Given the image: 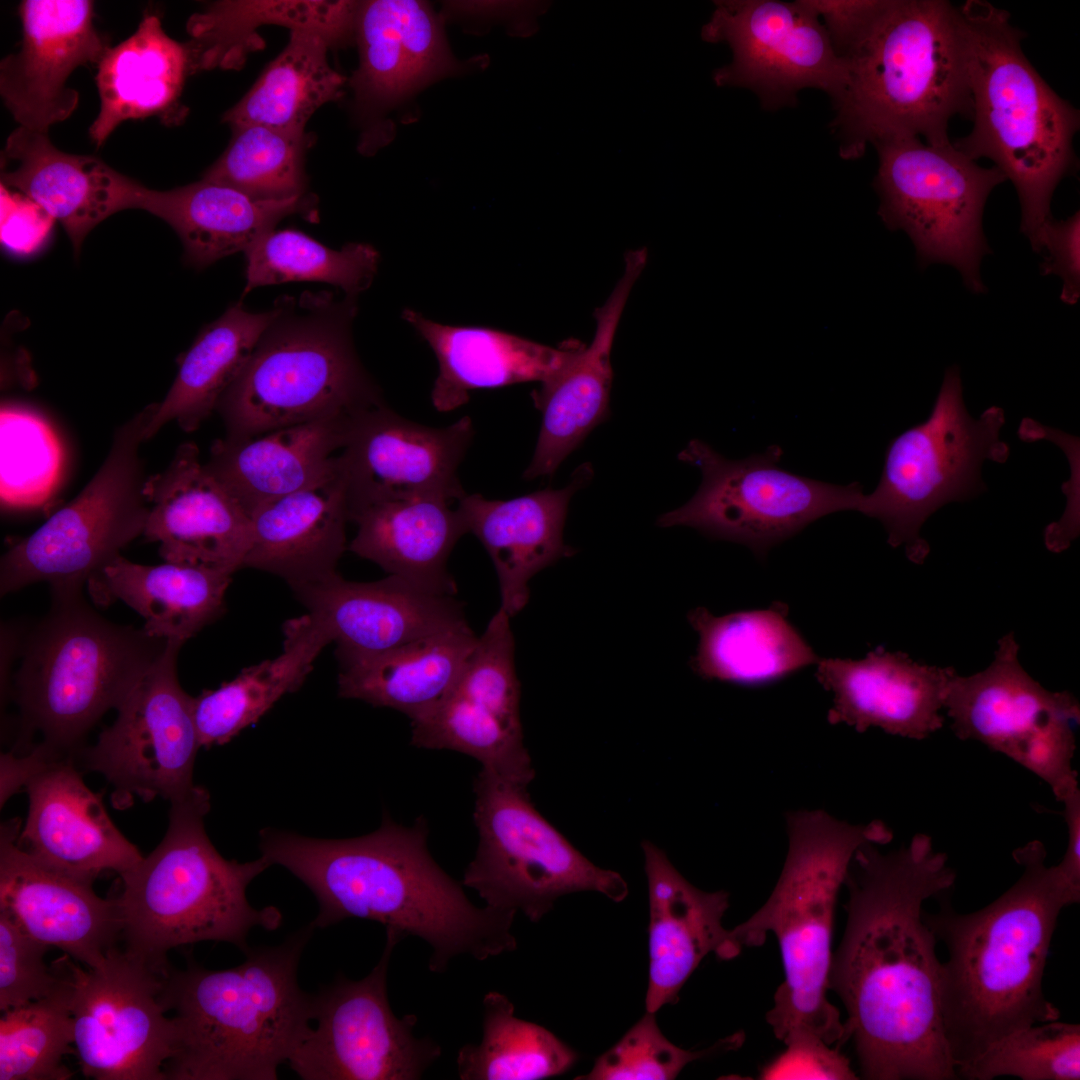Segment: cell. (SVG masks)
Segmentation results:
<instances>
[{"label":"cell","mask_w":1080,"mask_h":1080,"mask_svg":"<svg viewBox=\"0 0 1080 1080\" xmlns=\"http://www.w3.org/2000/svg\"><path fill=\"white\" fill-rule=\"evenodd\" d=\"M858 848L844 884L847 923L832 956L829 989L847 1010L861 1075L870 1080L958 1078L940 1004L937 939L924 902L956 874L924 833L882 852Z\"/></svg>","instance_id":"6da1fadb"},{"label":"cell","mask_w":1080,"mask_h":1080,"mask_svg":"<svg viewBox=\"0 0 1080 1080\" xmlns=\"http://www.w3.org/2000/svg\"><path fill=\"white\" fill-rule=\"evenodd\" d=\"M424 818L412 826L384 816L372 833L320 839L271 827L260 831L261 855L301 880L326 928L348 918L372 920L399 941L416 936L432 948L429 970L442 973L460 955L483 961L516 948V913L474 905L427 847Z\"/></svg>","instance_id":"7a4b0ae2"},{"label":"cell","mask_w":1080,"mask_h":1080,"mask_svg":"<svg viewBox=\"0 0 1080 1080\" xmlns=\"http://www.w3.org/2000/svg\"><path fill=\"white\" fill-rule=\"evenodd\" d=\"M1019 879L988 906L958 913L948 902L924 913L948 951L940 1004L956 1071L1007 1034L1059 1018L1043 993L1046 959L1061 910L1080 900L1034 840L1013 852Z\"/></svg>","instance_id":"3957f363"},{"label":"cell","mask_w":1080,"mask_h":1080,"mask_svg":"<svg viewBox=\"0 0 1080 1080\" xmlns=\"http://www.w3.org/2000/svg\"><path fill=\"white\" fill-rule=\"evenodd\" d=\"M309 923L273 947L248 948L233 968L171 967L159 994L176 1045L165 1080H276L311 1027L312 995L298 984Z\"/></svg>","instance_id":"277c9868"},{"label":"cell","mask_w":1080,"mask_h":1080,"mask_svg":"<svg viewBox=\"0 0 1080 1080\" xmlns=\"http://www.w3.org/2000/svg\"><path fill=\"white\" fill-rule=\"evenodd\" d=\"M956 9L974 124L952 144L974 161L990 159L1011 180L1021 206L1020 231L1040 253L1053 192L1076 171L1079 111L1031 65L1021 46L1024 35L1007 11L979 0Z\"/></svg>","instance_id":"5b68a950"},{"label":"cell","mask_w":1080,"mask_h":1080,"mask_svg":"<svg viewBox=\"0 0 1080 1080\" xmlns=\"http://www.w3.org/2000/svg\"><path fill=\"white\" fill-rule=\"evenodd\" d=\"M843 61L831 126L844 159L891 136L950 145V119L971 116L957 9L947 1L885 0Z\"/></svg>","instance_id":"8992f818"},{"label":"cell","mask_w":1080,"mask_h":1080,"mask_svg":"<svg viewBox=\"0 0 1080 1080\" xmlns=\"http://www.w3.org/2000/svg\"><path fill=\"white\" fill-rule=\"evenodd\" d=\"M786 832L776 886L754 915L730 930L731 939L741 952L762 945L768 932L777 938L785 978L766 1020L778 1039L807 1031L828 1045L842 1044L849 1035L827 998L837 897L858 848L886 844L893 834L880 820L852 824L821 809L787 812Z\"/></svg>","instance_id":"52a82bcc"},{"label":"cell","mask_w":1080,"mask_h":1080,"mask_svg":"<svg viewBox=\"0 0 1080 1080\" xmlns=\"http://www.w3.org/2000/svg\"><path fill=\"white\" fill-rule=\"evenodd\" d=\"M210 796L202 786L171 802L168 829L158 846L119 874L113 898L124 951L167 974L168 952L201 941H223L243 952L251 929L276 930L278 908H254L247 888L272 864L261 855L239 862L224 858L205 830Z\"/></svg>","instance_id":"ba28073f"},{"label":"cell","mask_w":1080,"mask_h":1080,"mask_svg":"<svg viewBox=\"0 0 1080 1080\" xmlns=\"http://www.w3.org/2000/svg\"><path fill=\"white\" fill-rule=\"evenodd\" d=\"M48 614L19 637L12 694L18 745L34 735L55 757H71L90 729L117 710L164 653L168 640L113 623L84 599L81 586H52Z\"/></svg>","instance_id":"9c48e42d"},{"label":"cell","mask_w":1080,"mask_h":1080,"mask_svg":"<svg viewBox=\"0 0 1080 1080\" xmlns=\"http://www.w3.org/2000/svg\"><path fill=\"white\" fill-rule=\"evenodd\" d=\"M275 316L216 412L225 436L255 437L384 404L352 340L357 296L304 292L276 300Z\"/></svg>","instance_id":"30bf717a"},{"label":"cell","mask_w":1080,"mask_h":1080,"mask_svg":"<svg viewBox=\"0 0 1080 1080\" xmlns=\"http://www.w3.org/2000/svg\"><path fill=\"white\" fill-rule=\"evenodd\" d=\"M1004 410L987 408L979 419L968 413L959 367L946 369L929 417L889 443L875 490L862 493L856 511L878 519L890 546L904 545L906 556L921 564L930 552L920 530L950 502L969 500L986 490L985 460L1004 463L1009 445L999 437Z\"/></svg>","instance_id":"8fae6325"},{"label":"cell","mask_w":1080,"mask_h":1080,"mask_svg":"<svg viewBox=\"0 0 1080 1080\" xmlns=\"http://www.w3.org/2000/svg\"><path fill=\"white\" fill-rule=\"evenodd\" d=\"M528 786L481 768L474 779L478 846L462 885L486 906L538 922L564 895L591 891L614 902L628 895L617 872L593 864L534 806Z\"/></svg>","instance_id":"7c38bea8"},{"label":"cell","mask_w":1080,"mask_h":1080,"mask_svg":"<svg viewBox=\"0 0 1080 1080\" xmlns=\"http://www.w3.org/2000/svg\"><path fill=\"white\" fill-rule=\"evenodd\" d=\"M157 403L120 424L85 487L1 557L0 594L27 585L81 586L143 535L149 515L140 446Z\"/></svg>","instance_id":"4fadbf2b"},{"label":"cell","mask_w":1080,"mask_h":1080,"mask_svg":"<svg viewBox=\"0 0 1080 1080\" xmlns=\"http://www.w3.org/2000/svg\"><path fill=\"white\" fill-rule=\"evenodd\" d=\"M879 167L874 188L878 215L892 231L912 240L921 267L946 263L973 293L986 292L982 257L991 253L982 229L990 192L1006 181L996 167L984 168L953 144L932 146L917 136L877 140Z\"/></svg>","instance_id":"5bb4252c"},{"label":"cell","mask_w":1080,"mask_h":1080,"mask_svg":"<svg viewBox=\"0 0 1080 1080\" xmlns=\"http://www.w3.org/2000/svg\"><path fill=\"white\" fill-rule=\"evenodd\" d=\"M781 447L727 459L694 439L678 458L701 470L702 482L683 506L658 518L661 527L687 526L749 547L763 557L775 545L831 513L856 511L863 487L832 484L780 466Z\"/></svg>","instance_id":"9a60e30c"},{"label":"cell","mask_w":1080,"mask_h":1080,"mask_svg":"<svg viewBox=\"0 0 1080 1080\" xmlns=\"http://www.w3.org/2000/svg\"><path fill=\"white\" fill-rule=\"evenodd\" d=\"M1014 633L999 639L994 659L970 676L955 673L944 709L961 740H974L1031 771L1061 802L1078 787L1072 766L1074 726L1080 718L1077 699L1052 692L1034 680L1018 659Z\"/></svg>","instance_id":"2e32d148"},{"label":"cell","mask_w":1080,"mask_h":1080,"mask_svg":"<svg viewBox=\"0 0 1080 1080\" xmlns=\"http://www.w3.org/2000/svg\"><path fill=\"white\" fill-rule=\"evenodd\" d=\"M386 935L377 965L361 980L339 975L312 995L313 1021L288 1063L303 1080H417L440 1057L430 1037L414 1034L418 1018H397L387 995L391 954Z\"/></svg>","instance_id":"e0dca14e"},{"label":"cell","mask_w":1080,"mask_h":1080,"mask_svg":"<svg viewBox=\"0 0 1080 1080\" xmlns=\"http://www.w3.org/2000/svg\"><path fill=\"white\" fill-rule=\"evenodd\" d=\"M70 984L74 1048L95 1080H165L176 1045L172 1017L159 999L164 977L116 946L98 967L61 958Z\"/></svg>","instance_id":"ac0fdd59"},{"label":"cell","mask_w":1080,"mask_h":1080,"mask_svg":"<svg viewBox=\"0 0 1080 1080\" xmlns=\"http://www.w3.org/2000/svg\"><path fill=\"white\" fill-rule=\"evenodd\" d=\"M184 643L168 640L158 661L117 709L112 725L84 752L88 770L112 786L111 803L125 809L135 798L171 802L190 794L201 748L193 697L181 687L177 656Z\"/></svg>","instance_id":"d6986e66"},{"label":"cell","mask_w":1080,"mask_h":1080,"mask_svg":"<svg viewBox=\"0 0 1080 1080\" xmlns=\"http://www.w3.org/2000/svg\"><path fill=\"white\" fill-rule=\"evenodd\" d=\"M701 37L732 51L731 62L714 71V83L752 91L765 109L793 106L805 88L835 102L845 87V63L803 0L716 1Z\"/></svg>","instance_id":"ffe728a7"},{"label":"cell","mask_w":1080,"mask_h":1080,"mask_svg":"<svg viewBox=\"0 0 1080 1080\" xmlns=\"http://www.w3.org/2000/svg\"><path fill=\"white\" fill-rule=\"evenodd\" d=\"M510 624L489 621L452 688L411 720V744L473 757L481 768L529 786L535 776L524 745L520 682Z\"/></svg>","instance_id":"44dd1931"},{"label":"cell","mask_w":1080,"mask_h":1080,"mask_svg":"<svg viewBox=\"0 0 1080 1080\" xmlns=\"http://www.w3.org/2000/svg\"><path fill=\"white\" fill-rule=\"evenodd\" d=\"M473 436L469 416L437 428L408 420L386 403L359 414L338 454L349 521L359 510L386 501L457 503L466 494L458 469Z\"/></svg>","instance_id":"7402d4cb"},{"label":"cell","mask_w":1080,"mask_h":1080,"mask_svg":"<svg viewBox=\"0 0 1080 1080\" xmlns=\"http://www.w3.org/2000/svg\"><path fill=\"white\" fill-rule=\"evenodd\" d=\"M88 0H25L20 4L19 49L0 63V94L19 126L48 133L79 101L67 86L72 72L102 59L109 48L93 22Z\"/></svg>","instance_id":"603a6c76"},{"label":"cell","mask_w":1080,"mask_h":1080,"mask_svg":"<svg viewBox=\"0 0 1080 1080\" xmlns=\"http://www.w3.org/2000/svg\"><path fill=\"white\" fill-rule=\"evenodd\" d=\"M198 447L178 446L167 467L147 477L143 536L166 562L234 574L252 543L250 516L207 471Z\"/></svg>","instance_id":"cb8c5ba5"},{"label":"cell","mask_w":1080,"mask_h":1080,"mask_svg":"<svg viewBox=\"0 0 1080 1080\" xmlns=\"http://www.w3.org/2000/svg\"><path fill=\"white\" fill-rule=\"evenodd\" d=\"M19 832V819L1 826L0 912L87 968L100 966L121 937L113 898L103 899L92 884L35 859L17 844Z\"/></svg>","instance_id":"d4e9b609"},{"label":"cell","mask_w":1080,"mask_h":1080,"mask_svg":"<svg viewBox=\"0 0 1080 1080\" xmlns=\"http://www.w3.org/2000/svg\"><path fill=\"white\" fill-rule=\"evenodd\" d=\"M327 628L337 657L383 652L434 634L470 627L455 595L389 575L353 582L337 572L291 588Z\"/></svg>","instance_id":"484cf974"},{"label":"cell","mask_w":1080,"mask_h":1080,"mask_svg":"<svg viewBox=\"0 0 1080 1080\" xmlns=\"http://www.w3.org/2000/svg\"><path fill=\"white\" fill-rule=\"evenodd\" d=\"M24 788L28 813L16 842L46 866L93 884L102 872L121 874L143 858L112 822L102 796L86 786L71 757L48 759Z\"/></svg>","instance_id":"4316f807"},{"label":"cell","mask_w":1080,"mask_h":1080,"mask_svg":"<svg viewBox=\"0 0 1080 1080\" xmlns=\"http://www.w3.org/2000/svg\"><path fill=\"white\" fill-rule=\"evenodd\" d=\"M955 673L877 648L860 660L820 659L816 678L832 694L829 723L922 740L944 725L941 710Z\"/></svg>","instance_id":"83f0119b"},{"label":"cell","mask_w":1080,"mask_h":1080,"mask_svg":"<svg viewBox=\"0 0 1080 1080\" xmlns=\"http://www.w3.org/2000/svg\"><path fill=\"white\" fill-rule=\"evenodd\" d=\"M645 248L628 251L625 271L605 304L594 311L596 332L589 346L577 341L563 367L532 392L542 423L523 478L551 476L590 431L609 415L610 354L629 293L645 267Z\"/></svg>","instance_id":"f1b7e54d"},{"label":"cell","mask_w":1080,"mask_h":1080,"mask_svg":"<svg viewBox=\"0 0 1080 1080\" xmlns=\"http://www.w3.org/2000/svg\"><path fill=\"white\" fill-rule=\"evenodd\" d=\"M642 849L649 904L645 1007L657 1013L678 1002L683 985L708 954L727 960L740 952L722 923L729 894L692 885L652 842L643 841Z\"/></svg>","instance_id":"f546056e"},{"label":"cell","mask_w":1080,"mask_h":1080,"mask_svg":"<svg viewBox=\"0 0 1080 1080\" xmlns=\"http://www.w3.org/2000/svg\"><path fill=\"white\" fill-rule=\"evenodd\" d=\"M1 184L31 198L59 221L79 253L87 234L126 209H141L147 187L91 155L66 153L48 133L19 126L1 155Z\"/></svg>","instance_id":"4dcf8cb0"},{"label":"cell","mask_w":1080,"mask_h":1080,"mask_svg":"<svg viewBox=\"0 0 1080 1080\" xmlns=\"http://www.w3.org/2000/svg\"><path fill=\"white\" fill-rule=\"evenodd\" d=\"M588 464L562 489L546 488L510 500L465 494L456 503L467 534L482 543L497 573L501 606L510 617L528 603L529 581L575 550L563 540L572 495L591 477Z\"/></svg>","instance_id":"1f68e13d"},{"label":"cell","mask_w":1080,"mask_h":1080,"mask_svg":"<svg viewBox=\"0 0 1080 1080\" xmlns=\"http://www.w3.org/2000/svg\"><path fill=\"white\" fill-rule=\"evenodd\" d=\"M354 419L325 418L246 439L224 436L214 441L204 465L250 516L337 475L338 454Z\"/></svg>","instance_id":"d6a6232c"},{"label":"cell","mask_w":1080,"mask_h":1080,"mask_svg":"<svg viewBox=\"0 0 1080 1080\" xmlns=\"http://www.w3.org/2000/svg\"><path fill=\"white\" fill-rule=\"evenodd\" d=\"M250 519L252 543L244 568L271 573L290 588L334 575L349 521L340 469L325 482L259 507Z\"/></svg>","instance_id":"836d02e7"},{"label":"cell","mask_w":1080,"mask_h":1080,"mask_svg":"<svg viewBox=\"0 0 1080 1080\" xmlns=\"http://www.w3.org/2000/svg\"><path fill=\"white\" fill-rule=\"evenodd\" d=\"M402 317L435 353L439 371L431 400L441 412L464 405L477 389L548 380L577 343L567 341L553 348L497 329L444 325L411 309Z\"/></svg>","instance_id":"e575fe53"},{"label":"cell","mask_w":1080,"mask_h":1080,"mask_svg":"<svg viewBox=\"0 0 1080 1080\" xmlns=\"http://www.w3.org/2000/svg\"><path fill=\"white\" fill-rule=\"evenodd\" d=\"M232 574L201 566L164 562L143 565L120 555L88 581L97 605L122 601L152 637L182 643L218 619Z\"/></svg>","instance_id":"d590c367"},{"label":"cell","mask_w":1080,"mask_h":1080,"mask_svg":"<svg viewBox=\"0 0 1080 1080\" xmlns=\"http://www.w3.org/2000/svg\"><path fill=\"white\" fill-rule=\"evenodd\" d=\"M309 206L304 196L258 200L202 178L165 191L147 188L141 209L168 223L183 244L185 261L201 269L245 252L291 214L311 215Z\"/></svg>","instance_id":"8d00e7d4"},{"label":"cell","mask_w":1080,"mask_h":1080,"mask_svg":"<svg viewBox=\"0 0 1080 1080\" xmlns=\"http://www.w3.org/2000/svg\"><path fill=\"white\" fill-rule=\"evenodd\" d=\"M453 502L423 498L367 506L350 518L357 532L348 549L404 578L438 593L455 595L456 582L447 562L467 534Z\"/></svg>","instance_id":"74e56055"},{"label":"cell","mask_w":1080,"mask_h":1080,"mask_svg":"<svg viewBox=\"0 0 1080 1080\" xmlns=\"http://www.w3.org/2000/svg\"><path fill=\"white\" fill-rule=\"evenodd\" d=\"M776 602L762 610L716 616L698 607L688 613L699 635L690 665L706 680L742 685L772 682L820 660Z\"/></svg>","instance_id":"f35d334b"},{"label":"cell","mask_w":1080,"mask_h":1080,"mask_svg":"<svg viewBox=\"0 0 1080 1080\" xmlns=\"http://www.w3.org/2000/svg\"><path fill=\"white\" fill-rule=\"evenodd\" d=\"M477 638L467 627L375 654L337 657L338 694L397 710L413 720L452 688Z\"/></svg>","instance_id":"ab89813d"},{"label":"cell","mask_w":1080,"mask_h":1080,"mask_svg":"<svg viewBox=\"0 0 1080 1080\" xmlns=\"http://www.w3.org/2000/svg\"><path fill=\"white\" fill-rule=\"evenodd\" d=\"M97 65L100 108L89 128L97 147L124 121L164 117L191 72L186 44L169 37L152 13L145 14L131 36L109 47Z\"/></svg>","instance_id":"60d3db41"},{"label":"cell","mask_w":1080,"mask_h":1080,"mask_svg":"<svg viewBox=\"0 0 1080 1080\" xmlns=\"http://www.w3.org/2000/svg\"><path fill=\"white\" fill-rule=\"evenodd\" d=\"M284 647L273 659L244 668L217 689L193 697L200 746L230 742L284 695L298 690L322 649L332 642L324 624L307 613L284 625Z\"/></svg>","instance_id":"b9f144b4"},{"label":"cell","mask_w":1080,"mask_h":1080,"mask_svg":"<svg viewBox=\"0 0 1080 1080\" xmlns=\"http://www.w3.org/2000/svg\"><path fill=\"white\" fill-rule=\"evenodd\" d=\"M351 33L318 24L291 28L286 47L223 121L233 128L258 124L304 133L312 114L340 96L345 78L330 66L327 51Z\"/></svg>","instance_id":"7bdbcfd3"},{"label":"cell","mask_w":1080,"mask_h":1080,"mask_svg":"<svg viewBox=\"0 0 1080 1080\" xmlns=\"http://www.w3.org/2000/svg\"><path fill=\"white\" fill-rule=\"evenodd\" d=\"M275 313V307L251 312L239 302L207 325L180 357L176 378L157 403L144 442L171 421L184 432L196 431L241 373Z\"/></svg>","instance_id":"ee69618b"},{"label":"cell","mask_w":1080,"mask_h":1080,"mask_svg":"<svg viewBox=\"0 0 1080 1080\" xmlns=\"http://www.w3.org/2000/svg\"><path fill=\"white\" fill-rule=\"evenodd\" d=\"M483 1037L457 1054L461 1080H540L564 1074L577 1052L555 1034L515 1016L513 1003L497 991L483 999Z\"/></svg>","instance_id":"f6af8a7d"},{"label":"cell","mask_w":1080,"mask_h":1080,"mask_svg":"<svg viewBox=\"0 0 1080 1080\" xmlns=\"http://www.w3.org/2000/svg\"><path fill=\"white\" fill-rule=\"evenodd\" d=\"M244 254L243 296L257 287L296 281L325 282L358 296L372 284L379 264V253L370 244L334 250L295 229H274Z\"/></svg>","instance_id":"bcb514c9"},{"label":"cell","mask_w":1080,"mask_h":1080,"mask_svg":"<svg viewBox=\"0 0 1080 1080\" xmlns=\"http://www.w3.org/2000/svg\"><path fill=\"white\" fill-rule=\"evenodd\" d=\"M62 981L49 996L2 1012L0 1080H68L63 1063L75 1052L70 984L62 959L55 962Z\"/></svg>","instance_id":"7dc6e473"},{"label":"cell","mask_w":1080,"mask_h":1080,"mask_svg":"<svg viewBox=\"0 0 1080 1080\" xmlns=\"http://www.w3.org/2000/svg\"><path fill=\"white\" fill-rule=\"evenodd\" d=\"M233 129L228 148L203 179L230 186L258 200L303 197L304 133L258 124Z\"/></svg>","instance_id":"c3c4849f"},{"label":"cell","mask_w":1080,"mask_h":1080,"mask_svg":"<svg viewBox=\"0 0 1080 1080\" xmlns=\"http://www.w3.org/2000/svg\"><path fill=\"white\" fill-rule=\"evenodd\" d=\"M969 1080L1015 1076L1023 1080H1079V1024L1045 1022L1015 1030L957 1070Z\"/></svg>","instance_id":"681fc988"},{"label":"cell","mask_w":1080,"mask_h":1080,"mask_svg":"<svg viewBox=\"0 0 1080 1080\" xmlns=\"http://www.w3.org/2000/svg\"><path fill=\"white\" fill-rule=\"evenodd\" d=\"M355 28L360 65L351 78L364 109H385L413 92L394 0L359 3Z\"/></svg>","instance_id":"f907efd6"},{"label":"cell","mask_w":1080,"mask_h":1080,"mask_svg":"<svg viewBox=\"0 0 1080 1080\" xmlns=\"http://www.w3.org/2000/svg\"><path fill=\"white\" fill-rule=\"evenodd\" d=\"M739 1035L731 1036L699 1051L685 1050L670 1042L660 1030L656 1013L642 1016L624 1035L594 1062L582 1080H671L684 1067L721 1050L737 1047Z\"/></svg>","instance_id":"816d5d0a"},{"label":"cell","mask_w":1080,"mask_h":1080,"mask_svg":"<svg viewBox=\"0 0 1080 1080\" xmlns=\"http://www.w3.org/2000/svg\"><path fill=\"white\" fill-rule=\"evenodd\" d=\"M49 946L24 932L0 912V1010L17 1008L51 995L62 981L56 963L44 956Z\"/></svg>","instance_id":"f5cc1de1"},{"label":"cell","mask_w":1080,"mask_h":1080,"mask_svg":"<svg viewBox=\"0 0 1080 1080\" xmlns=\"http://www.w3.org/2000/svg\"><path fill=\"white\" fill-rule=\"evenodd\" d=\"M394 5L412 90L454 71L456 62L429 5L417 0H394Z\"/></svg>","instance_id":"db71d44e"},{"label":"cell","mask_w":1080,"mask_h":1080,"mask_svg":"<svg viewBox=\"0 0 1080 1080\" xmlns=\"http://www.w3.org/2000/svg\"><path fill=\"white\" fill-rule=\"evenodd\" d=\"M783 1042L786 1050L762 1069L759 1079L858 1078L849 1060L814 1033L792 1032Z\"/></svg>","instance_id":"11a10c76"},{"label":"cell","mask_w":1080,"mask_h":1080,"mask_svg":"<svg viewBox=\"0 0 1080 1080\" xmlns=\"http://www.w3.org/2000/svg\"><path fill=\"white\" fill-rule=\"evenodd\" d=\"M1080 213L1076 211L1065 220L1051 217L1040 233V253L1046 256L1040 265L1042 275L1054 274L1063 280L1061 300L1076 304L1080 296Z\"/></svg>","instance_id":"9f6ffc18"},{"label":"cell","mask_w":1080,"mask_h":1080,"mask_svg":"<svg viewBox=\"0 0 1080 1080\" xmlns=\"http://www.w3.org/2000/svg\"><path fill=\"white\" fill-rule=\"evenodd\" d=\"M56 220L21 192L1 184V241L9 250L29 254L48 237Z\"/></svg>","instance_id":"6f0895ef"},{"label":"cell","mask_w":1080,"mask_h":1080,"mask_svg":"<svg viewBox=\"0 0 1080 1080\" xmlns=\"http://www.w3.org/2000/svg\"><path fill=\"white\" fill-rule=\"evenodd\" d=\"M884 1L803 0L820 19L835 54L842 61L877 15Z\"/></svg>","instance_id":"680465c9"},{"label":"cell","mask_w":1080,"mask_h":1080,"mask_svg":"<svg viewBox=\"0 0 1080 1080\" xmlns=\"http://www.w3.org/2000/svg\"><path fill=\"white\" fill-rule=\"evenodd\" d=\"M1061 803L1067 828V847L1057 866L1067 883L1080 891V791L1076 789Z\"/></svg>","instance_id":"91938a15"}]
</instances>
